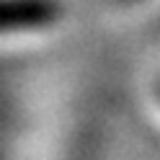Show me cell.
Wrapping results in <instances>:
<instances>
[{
	"instance_id": "obj_1",
	"label": "cell",
	"mask_w": 160,
	"mask_h": 160,
	"mask_svg": "<svg viewBox=\"0 0 160 160\" xmlns=\"http://www.w3.org/2000/svg\"><path fill=\"white\" fill-rule=\"evenodd\" d=\"M57 18H59V3L57 0H5L3 3L5 34L49 26Z\"/></svg>"
}]
</instances>
